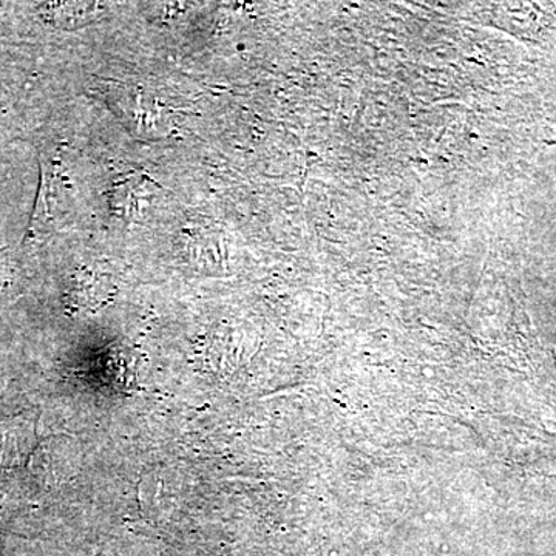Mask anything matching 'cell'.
<instances>
[{
    "label": "cell",
    "mask_w": 556,
    "mask_h": 556,
    "mask_svg": "<svg viewBox=\"0 0 556 556\" xmlns=\"http://www.w3.org/2000/svg\"><path fill=\"white\" fill-rule=\"evenodd\" d=\"M101 11L100 3L90 2L47 3L43 9L47 21L64 30H76L91 24L100 17Z\"/></svg>",
    "instance_id": "cell-1"
},
{
    "label": "cell",
    "mask_w": 556,
    "mask_h": 556,
    "mask_svg": "<svg viewBox=\"0 0 556 556\" xmlns=\"http://www.w3.org/2000/svg\"><path fill=\"white\" fill-rule=\"evenodd\" d=\"M142 182L129 179V181L121 182L118 188L113 189L112 204L121 214L134 215L135 208L138 207V201L142 199L137 190L142 188Z\"/></svg>",
    "instance_id": "cell-2"
}]
</instances>
